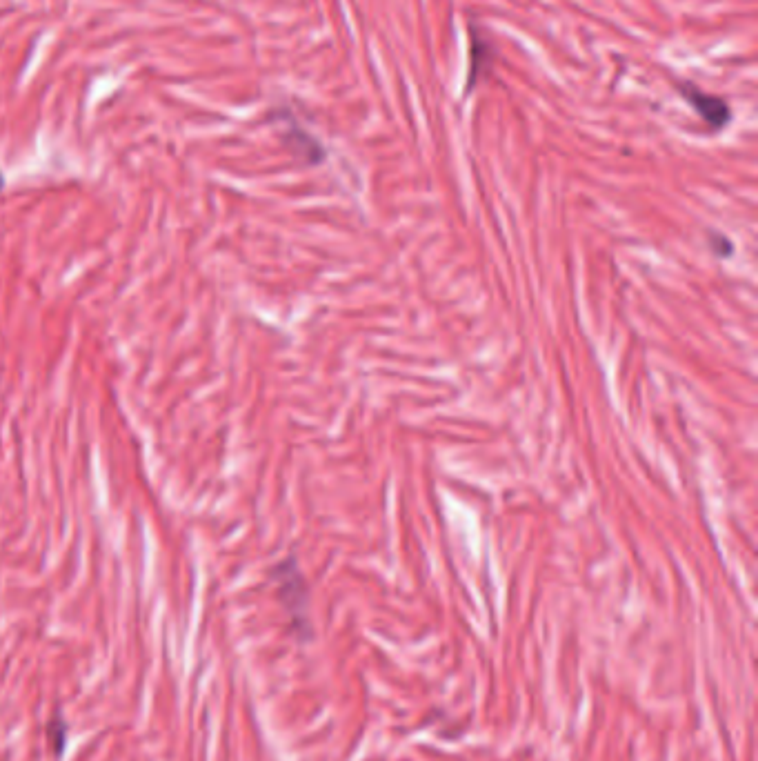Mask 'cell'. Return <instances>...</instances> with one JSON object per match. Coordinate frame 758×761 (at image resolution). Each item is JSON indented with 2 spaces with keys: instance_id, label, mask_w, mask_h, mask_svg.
Instances as JSON below:
<instances>
[{
  "instance_id": "obj_1",
  "label": "cell",
  "mask_w": 758,
  "mask_h": 761,
  "mask_svg": "<svg viewBox=\"0 0 758 761\" xmlns=\"http://www.w3.org/2000/svg\"><path fill=\"white\" fill-rule=\"evenodd\" d=\"M274 579L278 586V599L283 601V606L287 610L289 619H292V628L298 637L303 641L312 635V628H309V617H307V586L305 579L298 570V563L294 557H289L287 561L278 563L274 568Z\"/></svg>"
},
{
  "instance_id": "obj_2",
  "label": "cell",
  "mask_w": 758,
  "mask_h": 761,
  "mask_svg": "<svg viewBox=\"0 0 758 761\" xmlns=\"http://www.w3.org/2000/svg\"><path fill=\"white\" fill-rule=\"evenodd\" d=\"M678 92H681V96L685 98L687 105H690L692 110L703 118L705 125L710 127L712 132L723 130V127L730 123L732 110H730V105L723 101V98L698 90V87L692 83H683L681 87H678Z\"/></svg>"
},
{
  "instance_id": "obj_3",
  "label": "cell",
  "mask_w": 758,
  "mask_h": 761,
  "mask_svg": "<svg viewBox=\"0 0 758 761\" xmlns=\"http://www.w3.org/2000/svg\"><path fill=\"white\" fill-rule=\"evenodd\" d=\"M472 63H470V78H467V92L474 90V85L478 83V78L485 72L487 67L492 63V45L487 38L481 36V32L474 27L472 29Z\"/></svg>"
},
{
  "instance_id": "obj_4",
  "label": "cell",
  "mask_w": 758,
  "mask_h": 761,
  "mask_svg": "<svg viewBox=\"0 0 758 761\" xmlns=\"http://www.w3.org/2000/svg\"><path fill=\"white\" fill-rule=\"evenodd\" d=\"M712 247H714V252H716L718 256H730V254H732V243L727 241L725 236H718V234H714V239H712Z\"/></svg>"
},
{
  "instance_id": "obj_5",
  "label": "cell",
  "mask_w": 758,
  "mask_h": 761,
  "mask_svg": "<svg viewBox=\"0 0 758 761\" xmlns=\"http://www.w3.org/2000/svg\"><path fill=\"white\" fill-rule=\"evenodd\" d=\"M3 185H5V179H3V174H0V190H3Z\"/></svg>"
}]
</instances>
